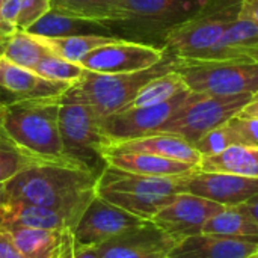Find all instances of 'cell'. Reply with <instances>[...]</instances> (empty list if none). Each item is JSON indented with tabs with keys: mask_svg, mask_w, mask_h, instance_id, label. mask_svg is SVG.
<instances>
[{
	"mask_svg": "<svg viewBox=\"0 0 258 258\" xmlns=\"http://www.w3.org/2000/svg\"><path fill=\"white\" fill-rule=\"evenodd\" d=\"M97 180L95 172L83 168L41 163L20 171L5 184L11 200L60 212L76 225L97 195Z\"/></svg>",
	"mask_w": 258,
	"mask_h": 258,
	"instance_id": "1",
	"label": "cell"
},
{
	"mask_svg": "<svg viewBox=\"0 0 258 258\" xmlns=\"http://www.w3.org/2000/svg\"><path fill=\"white\" fill-rule=\"evenodd\" d=\"M59 104L60 95L2 104V124L11 139L39 163L77 166L63 150Z\"/></svg>",
	"mask_w": 258,
	"mask_h": 258,
	"instance_id": "2",
	"label": "cell"
},
{
	"mask_svg": "<svg viewBox=\"0 0 258 258\" xmlns=\"http://www.w3.org/2000/svg\"><path fill=\"white\" fill-rule=\"evenodd\" d=\"M186 177L139 175L106 165L98 175L95 190L107 203L151 221L175 195L186 192Z\"/></svg>",
	"mask_w": 258,
	"mask_h": 258,
	"instance_id": "3",
	"label": "cell"
},
{
	"mask_svg": "<svg viewBox=\"0 0 258 258\" xmlns=\"http://www.w3.org/2000/svg\"><path fill=\"white\" fill-rule=\"evenodd\" d=\"M59 130L68 159L77 166L100 175L106 166L101 156L106 139L100 127V118L77 92L74 83L60 95Z\"/></svg>",
	"mask_w": 258,
	"mask_h": 258,
	"instance_id": "4",
	"label": "cell"
},
{
	"mask_svg": "<svg viewBox=\"0 0 258 258\" xmlns=\"http://www.w3.org/2000/svg\"><path fill=\"white\" fill-rule=\"evenodd\" d=\"M210 0H119L115 8L110 29L121 27L138 36L136 41L163 42L165 35L197 15ZM156 45V44H154Z\"/></svg>",
	"mask_w": 258,
	"mask_h": 258,
	"instance_id": "5",
	"label": "cell"
},
{
	"mask_svg": "<svg viewBox=\"0 0 258 258\" xmlns=\"http://www.w3.org/2000/svg\"><path fill=\"white\" fill-rule=\"evenodd\" d=\"M178 65L180 59L166 53L165 59L157 65L136 73L100 74L85 70L80 80L74 83V88L92 107L97 116L103 119L125 109L136 97L139 89L151 79L168 71H174L178 68Z\"/></svg>",
	"mask_w": 258,
	"mask_h": 258,
	"instance_id": "6",
	"label": "cell"
},
{
	"mask_svg": "<svg viewBox=\"0 0 258 258\" xmlns=\"http://www.w3.org/2000/svg\"><path fill=\"white\" fill-rule=\"evenodd\" d=\"M243 0H210L197 15L171 29L162 42L166 53L192 60L210 50L240 17Z\"/></svg>",
	"mask_w": 258,
	"mask_h": 258,
	"instance_id": "7",
	"label": "cell"
},
{
	"mask_svg": "<svg viewBox=\"0 0 258 258\" xmlns=\"http://www.w3.org/2000/svg\"><path fill=\"white\" fill-rule=\"evenodd\" d=\"M187 89L204 95L258 94V62L251 57L227 60H183L177 68Z\"/></svg>",
	"mask_w": 258,
	"mask_h": 258,
	"instance_id": "8",
	"label": "cell"
},
{
	"mask_svg": "<svg viewBox=\"0 0 258 258\" xmlns=\"http://www.w3.org/2000/svg\"><path fill=\"white\" fill-rule=\"evenodd\" d=\"M254 95H204L195 94L177 112L159 133H169L183 138L195 145L209 132L224 125L251 101Z\"/></svg>",
	"mask_w": 258,
	"mask_h": 258,
	"instance_id": "9",
	"label": "cell"
},
{
	"mask_svg": "<svg viewBox=\"0 0 258 258\" xmlns=\"http://www.w3.org/2000/svg\"><path fill=\"white\" fill-rule=\"evenodd\" d=\"M192 95L194 92L186 89L165 103L138 109H122L110 116L100 119V127L106 144L159 133L160 128L177 112L181 110V107L192 98Z\"/></svg>",
	"mask_w": 258,
	"mask_h": 258,
	"instance_id": "10",
	"label": "cell"
},
{
	"mask_svg": "<svg viewBox=\"0 0 258 258\" xmlns=\"http://www.w3.org/2000/svg\"><path fill=\"white\" fill-rule=\"evenodd\" d=\"M166 50L163 47L121 38L106 44L86 54L80 65L86 71L100 74H121L148 70L163 60Z\"/></svg>",
	"mask_w": 258,
	"mask_h": 258,
	"instance_id": "11",
	"label": "cell"
},
{
	"mask_svg": "<svg viewBox=\"0 0 258 258\" xmlns=\"http://www.w3.org/2000/svg\"><path fill=\"white\" fill-rule=\"evenodd\" d=\"M222 209L224 206L218 203L183 192L157 212L151 222L177 243L186 237L201 234L206 222Z\"/></svg>",
	"mask_w": 258,
	"mask_h": 258,
	"instance_id": "12",
	"label": "cell"
},
{
	"mask_svg": "<svg viewBox=\"0 0 258 258\" xmlns=\"http://www.w3.org/2000/svg\"><path fill=\"white\" fill-rule=\"evenodd\" d=\"M144 222L147 221L95 195L76 224L73 234L77 245L97 248L113 236Z\"/></svg>",
	"mask_w": 258,
	"mask_h": 258,
	"instance_id": "13",
	"label": "cell"
},
{
	"mask_svg": "<svg viewBox=\"0 0 258 258\" xmlns=\"http://www.w3.org/2000/svg\"><path fill=\"white\" fill-rule=\"evenodd\" d=\"M174 245L169 236L147 221L113 236L95 249L100 258H160L166 257Z\"/></svg>",
	"mask_w": 258,
	"mask_h": 258,
	"instance_id": "14",
	"label": "cell"
},
{
	"mask_svg": "<svg viewBox=\"0 0 258 258\" xmlns=\"http://www.w3.org/2000/svg\"><path fill=\"white\" fill-rule=\"evenodd\" d=\"M186 192L224 207H233L246 203L258 194V178L198 169L186 177Z\"/></svg>",
	"mask_w": 258,
	"mask_h": 258,
	"instance_id": "15",
	"label": "cell"
},
{
	"mask_svg": "<svg viewBox=\"0 0 258 258\" xmlns=\"http://www.w3.org/2000/svg\"><path fill=\"white\" fill-rule=\"evenodd\" d=\"M73 83L53 82L38 76L35 71L11 63L2 57L0 62V104L32 100V98H45V97H59L62 95Z\"/></svg>",
	"mask_w": 258,
	"mask_h": 258,
	"instance_id": "16",
	"label": "cell"
},
{
	"mask_svg": "<svg viewBox=\"0 0 258 258\" xmlns=\"http://www.w3.org/2000/svg\"><path fill=\"white\" fill-rule=\"evenodd\" d=\"M26 258H74L73 230H38L0 225Z\"/></svg>",
	"mask_w": 258,
	"mask_h": 258,
	"instance_id": "17",
	"label": "cell"
},
{
	"mask_svg": "<svg viewBox=\"0 0 258 258\" xmlns=\"http://www.w3.org/2000/svg\"><path fill=\"white\" fill-rule=\"evenodd\" d=\"M106 153H145L159 157H166L198 166L203 156L197 148L180 136L169 133H156L136 139L110 142L101 148V156Z\"/></svg>",
	"mask_w": 258,
	"mask_h": 258,
	"instance_id": "18",
	"label": "cell"
},
{
	"mask_svg": "<svg viewBox=\"0 0 258 258\" xmlns=\"http://www.w3.org/2000/svg\"><path fill=\"white\" fill-rule=\"evenodd\" d=\"M258 255V240L197 234L174 245L169 258H251Z\"/></svg>",
	"mask_w": 258,
	"mask_h": 258,
	"instance_id": "19",
	"label": "cell"
},
{
	"mask_svg": "<svg viewBox=\"0 0 258 258\" xmlns=\"http://www.w3.org/2000/svg\"><path fill=\"white\" fill-rule=\"evenodd\" d=\"M103 159L113 168L150 177H186L198 171L195 165L145 153H106Z\"/></svg>",
	"mask_w": 258,
	"mask_h": 258,
	"instance_id": "20",
	"label": "cell"
},
{
	"mask_svg": "<svg viewBox=\"0 0 258 258\" xmlns=\"http://www.w3.org/2000/svg\"><path fill=\"white\" fill-rule=\"evenodd\" d=\"M0 225L27 227L38 230H74V222L60 212L9 200L0 207Z\"/></svg>",
	"mask_w": 258,
	"mask_h": 258,
	"instance_id": "21",
	"label": "cell"
},
{
	"mask_svg": "<svg viewBox=\"0 0 258 258\" xmlns=\"http://www.w3.org/2000/svg\"><path fill=\"white\" fill-rule=\"evenodd\" d=\"M254 48H258V24L249 18L239 17L210 50L192 60L242 59Z\"/></svg>",
	"mask_w": 258,
	"mask_h": 258,
	"instance_id": "22",
	"label": "cell"
},
{
	"mask_svg": "<svg viewBox=\"0 0 258 258\" xmlns=\"http://www.w3.org/2000/svg\"><path fill=\"white\" fill-rule=\"evenodd\" d=\"M26 32L36 35V36H42V38H65V36L88 35V33L116 35L112 32L110 26L106 23L71 17V15L57 12L54 9H50L36 23H33Z\"/></svg>",
	"mask_w": 258,
	"mask_h": 258,
	"instance_id": "23",
	"label": "cell"
},
{
	"mask_svg": "<svg viewBox=\"0 0 258 258\" xmlns=\"http://www.w3.org/2000/svg\"><path fill=\"white\" fill-rule=\"evenodd\" d=\"M198 169L258 178V145H234L216 156L203 157Z\"/></svg>",
	"mask_w": 258,
	"mask_h": 258,
	"instance_id": "24",
	"label": "cell"
},
{
	"mask_svg": "<svg viewBox=\"0 0 258 258\" xmlns=\"http://www.w3.org/2000/svg\"><path fill=\"white\" fill-rule=\"evenodd\" d=\"M203 234L258 240V224L242 206L224 207L203 227Z\"/></svg>",
	"mask_w": 258,
	"mask_h": 258,
	"instance_id": "25",
	"label": "cell"
},
{
	"mask_svg": "<svg viewBox=\"0 0 258 258\" xmlns=\"http://www.w3.org/2000/svg\"><path fill=\"white\" fill-rule=\"evenodd\" d=\"M38 38L51 50V53L67 60L80 63L82 59L86 54H89L92 50L103 47L106 44L115 42L121 39L122 36L88 33V35H74V36H65V38H42V36H38Z\"/></svg>",
	"mask_w": 258,
	"mask_h": 258,
	"instance_id": "26",
	"label": "cell"
},
{
	"mask_svg": "<svg viewBox=\"0 0 258 258\" xmlns=\"http://www.w3.org/2000/svg\"><path fill=\"white\" fill-rule=\"evenodd\" d=\"M51 50L36 36L26 30H14L2 48V57L14 65L33 70V67Z\"/></svg>",
	"mask_w": 258,
	"mask_h": 258,
	"instance_id": "27",
	"label": "cell"
},
{
	"mask_svg": "<svg viewBox=\"0 0 258 258\" xmlns=\"http://www.w3.org/2000/svg\"><path fill=\"white\" fill-rule=\"evenodd\" d=\"M186 89L187 86L183 77L180 76V73L177 70L168 71L165 74L151 79L147 85H144L125 109H138V107L160 104L174 98L177 94Z\"/></svg>",
	"mask_w": 258,
	"mask_h": 258,
	"instance_id": "28",
	"label": "cell"
},
{
	"mask_svg": "<svg viewBox=\"0 0 258 258\" xmlns=\"http://www.w3.org/2000/svg\"><path fill=\"white\" fill-rule=\"evenodd\" d=\"M119 0H51V9L92 21L110 24Z\"/></svg>",
	"mask_w": 258,
	"mask_h": 258,
	"instance_id": "29",
	"label": "cell"
},
{
	"mask_svg": "<svg viewBox=\"0 0 258 258\" xmlns=\"http://www.w3.org/2000/svg\"><path fill=\"white\" fill-rule=\"evenodd\" d=\"M33 165H41V163L32 159L30 156H27L6 133L2 124V104H0V183L8 181L20 171Z\"/></svg>",
	"mask_w": 258,
	"mask_h": 258,
	"instance_id": "30",
	"label": "cell"
},
{
	"mask_svg": "<svg viewBox=\"0 0 258 258\" xmlns=\"http://www.w3.org/2000/svg\"><path fill=\"white\" fill-rule=\"evenodd\" d=\"M38 76L53 80V82H63V83H76L85 73V68L80 63L67 60L54 53H48L44 56L33 70Z\"/></svg>",
	"mask_w": 258,
	"mask_h": 258,
	"instance_id": "31",
	"label": "cell"
},
{
	"mask_svg": "<svg viewBox=\"0 0 258 258\" xmlns=\"http://www.w3.org/2000/svg\"><path fill=\"white\" fill-rule=\"evenodd\" d=\"M233 119V118H231ZM231 119L225 122L224 125L209 132L206 136H203L194 147L203 157L216 156L234 145H245L240 133L233 125Z\"/></svg>",
	"mask_w": 258,
	"mask_h": 258,
	"instance_id": "32",
	"label": "cell"
},
{
	"mask_svg": "<svg viewBox=\"0 0 258 258\" xmlns=\"http://www.w3.org/2000/svg\"><path fill=\"white\" fill-rule=\"evenodd\" d=\"M18 14L15 30H27L51 9V0H17Z\"/></svg>",
	"mask_w": 258,
	"mask_h": 258,
	"instance_id": "33",
	"label": "cell"
},
{
	"mask_svg": "<svg viewBox=\"0 0 258 258\" xmlns=\"http://www.w3.org/2000/svg\"><path fill=\"white\" fill-rule=\"evenodd\" d=\"M0 258H26L2 228H0Z\"/></svg>",
	"mask_w": 258,
	"mask_h": 258,
	"instance_id": "34",
	"label": "cell"
},
{
	"mask_svg": "<svg viewBox=\"0 0 258 258\" xmlns=\"http://www.w3.org/2000/svg\"><path fill=\"white\" fill-rule=\"evenodd\" d=\"M240 17L249 18L258 24V0H243L240 8Z\"/></svg>",
	"mask_w": 258,
	"mask_h": 258,
	"instance_id": "35",
	"label": "cell"
},
{
	"mask_svg": "<svg viewBox=\"0 0 258 258\" xmlns=\"http://www.w3.org/2000/svg\"><path fill=\"white\" fill-rule=\"evenodd\" d=\"M239 116H243V118H251V119H255L258 121V94H255L251 101L240 110Z\"/></svg>",
	"mask_w": 258,
	"mask_h": 258,
	"instance_id": "36",
	"label": "cell"
},
{
	"mask_svg": "<svg viewBox=\"0 0 258 258\" xmlns=\"http://www.w3.org/2000/svg\"><path fill=\"white\" fill-rule=\"evenodd\" d=\"M240 206L249 213V216L258 224V194H255L252 198H249L246 203H243V204H240Z\"/></svg>",
	"mask_w": 258,
	"mask_h": 258,
	"instance_id": "37",
	"label": "cell"
},
{
	"mask_svg": "<svg viewBox=\"0 0 258 258\" xmlns=\"http://www.w3.org/2000/svg\"><path fill=\"white\" fill-rule=\"evenodd\" d=\"M74 258H100V255H98L95 248H86V246H82V245L76 243Z\"/></svg>",
	"mask_w": 258,
	"mask_h": 258,
	"instance_id": "38",
	"label": "cell"
},
{
	"mask_svg": "<svg viewBox=\"0 0 258 258\" xmlns=\"http://www.w3.org/2000/svg\"><path fill=\"white\" fill-rule=\"evenodd\" d=\"M11 200V197H9V194H8V190H6V184L5 183H0V207L6 203V201H9Z\"/></svg>",
	"mask_w": 258,
	"mask_h": 258,
	"instance_id": "39",
	"label": "cell"
},
{
	"mask_svg": "<svg viewBox=\"0 0 258 258\" xmlns=\"http://www.w3.org/2000/svg\"><path fill=\"white\" fill-rule=\"evenodd\" d=\"M9 35H11V33H8V32H3V30H0V54H2V48H3L5 42L8 41Z\"/></svg>",
	"mask_w": 258,
	"mask_h": 258,
	"instance_id": "40",
	"label": "cell"
},
{
	"mask_svg": "<svg viewBox=\"0 0 258 258\" xmlns=\"http://www.w3.org/2000/svg\"><path fill=\"white\" fill-rule=\"evenodd\" d=\"M246 57H251L252 60H255L258 62V48H254V50H251L248 54H246Z\"/></svg>",
	"mask_w": 258,
	"mask_h": 258,
	"instance_id": "41",
	"label": "cell"
},
{
	"mask_svg": "<svg viewBox=\"0 0 258 258\" xmlns=\"http://www.w3.org/2000/svg\"><path fill=\"white\" fill-rule=\"evenodd\" d=\"M3 2H5V0H0V9H2V5H3ZM0 30L6 32V30H5V27H3V24H2V20H0ZM8 33H9V32H8ZM11 33H12V32H11Z\"/></svg>",
	"mask_w": 258,
	"mask_h": 258,
	"instance_id": "42",
	"label": "cell"
},
{
	"mask_svg": "<svg viewBox=\"0 0 258 258\" xmlns=\"http://www.w3.org/2000/svg\"><path fill=\"white\" fill-rule=\"evenodd\" d=\"M0 62H2V54H0Z\"/></svg>",
	"mask_w": 258,
	"mask_h": 258,
	"instance_id": "43",
	"label": "cell"
},
{
	"mask_svg": "<svg viewBox=\"0 0 258 258\" xmlns=\"http://www.w3.org/2000/svg\"><path fill=\"white\" fill-rule=\"evenodd\" d=\"M160 258H169V257H168V255H166V257H160Z\"/></svg>",
	"mask_w": 258,
	"mask_h": 258,
	"instance_id": "44",
	"label": "cell"
},
{
	"mask_svg": "<svg viewBox=\"0 0 258 258\" xmlns=\"http://www.w3.org/2000/svg\"><path fill=\"white\" fill-rule=\"evenodd\" d=\"M251 258H258V255H255V257H251Z\"/></svg>",
	"mask_w": 258,
	"mask_h": 258,
	"instance_id": "45",
	"label": "cell"
}]
</instances>
